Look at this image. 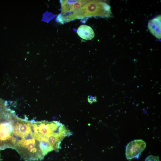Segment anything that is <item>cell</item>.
<instances>
[{"mask_svg": "<svg viewBox=\"0 0 161 161\" xmlns=\"http://www.w3.org/2000/svg\"><path fill=\"white\" fill-rule=\"evenodd\" d=\"M77 32L81 38L85 40H91L95 36V33L92 29L86 25H82L78 29Z\"/></svg>", "mask_w": 161, "mask_h": 161, "instance_id": "5", "label": "cell"}, {"mask_svg": "<svg viewBox=\"0 0 161 161\" xmlns=\"http://www.w3.org/2000/svg\"><path fill=\"white\" fill-rule=\"evenodd\" d=\"M1 159V158H0V160Z\"/></svg>", "mask_w": 161, "mask_h": 161, "instance_id": "10", "label": "cell"}, {"mask_svg": "<svg viewBox=\"0 0 161 161\" xmlns=\"http://www.w3.org/2000/svg\"><path fill=\"white\" fill-rule=\"evenodd\" d=\"M146 146L142 140L137 139L131 141L128 144L126 149V156L128 160L134 158L138 159Z\"/></svg>", "mask_w": 161, "mask_h": 161, "instance_id": "3", "label": "cell"}, {"mask_svg": "<svg viewBox=\"0 0 161 161\" xmlns=\"http://www.w3.org/2000/svg\"><path fill=\"white\" fill-rule=\"evenodd\" d=\"M102 4L96 1H90L75 11L67 16L69 21L78 18L102 15L104 10Z\"/></svg>", "mask_w": 161, "mask_h": 161, "instance_id": "1", "label": "cell"}, {"mask_svg": "<svg viewBox=\"0 0 161 161\" xmlns=\"http://www.w3.org/2000/svg\"><path fill=\"white\" fill-rule=\"evenodd\" d=\"M2 102H3V101H1V100L0 99V103H2Z\"/></svg>", "mask_w": 161, "mask_h": 161, "instance_id": "9", "label": "cell"}, {"mask_svg": "<svg viewBox=\"0 0 161 161\" xmlns=\"http://www.w3.org/2000/svg\"><path fill=\"white\" fill-rule=\"evenodd\" d=\"M88 101L90 104H92L93 103L97 102V98L96 96H92L89 95L88 97Z\"/></svg>", "mask_w": 161, "mask_h": 161, "instance_id": "8", "label": "cell"}, {"mask_svg": "<svg viewBox=\"0 0 161 161\" xmlns=\"http://www.w3.org/2000/svg\"><path fill=\"white\" fill-rule=\"evenodd\" d=\"M148 29L151 32L159 39L161 37V18L157 17L150 21L148 25Z\"/></svg>", "mask_w": 161, "mask_h": 161, "instance_id": "6", "label": "cell"}, {"mask_svg": "<svg viewBox=\"0 0 161 161\" xmlns=\"http://www.w3.org/2000/svg\"><path fill=\"white\" fill-rule=\"evenodd\" d=\"M13 114L11 112L6 119L0 122V149L10 148L12 134V119Z\"/></svg>", "mask_w": 161, "mask_h": 161, "instance_id": "2", "label": "cell"}, {"mask_svg": "<svg viewBox=\"0 0 161 161\" xmlns=\"http://www.w3.org/2000/svg\"><path fill=\"white\" fill-rule=\"evenodd\" d=\"M145 161H160L158 156L150 155L148 156Z\"/></svg>", "mask_w": 161, "mask_h": 161, "instance_id": "7", "label": "cell"}, {"mask_svg": "<svg viewBox=\"0 0 161 161\" xmlns=\"http://www.w3.org/2000/svg\"><path fill=\"white\" fill-rule=\"evenodd\" d=\"M88 1L85 0L61 1L62 15L76 11Z\"/></svg>", "mask_w": 161, "mask_h": 161, "instance_id": "4", "label": "cell"}]
</instances>
